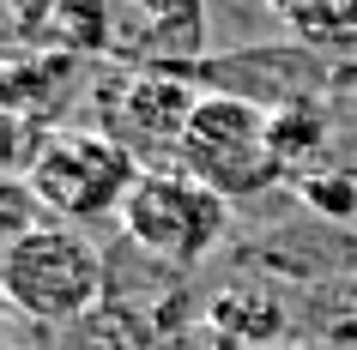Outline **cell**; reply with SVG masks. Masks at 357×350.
Segmentation results:
<instances>
[{
  "instance_id": "cell-1",
  "label": "cell",
  "mask_w": 357,
  "mask_h": 350,
  "mask_svg": "<svg viewBox=\"0 0 357 350\" xmlns=\"http://www.w3.org/2000/svg\"><path fill=\"white\" fill-rule=\"evenodd\" d=\"M176 169L194 175L200 187H212V193H225V200L261 193L284 175L279 121L261 103H248L243 91H206L188 115Z\"/></svg>"
},
{
  "instance_id": "cell-2",
  "label": "cell",
  "mask_w": 357,
  "mask_h": 350,
  "mask_svg": "<svg viewBox=\"0 0 357 350\" xmlns=\"http://www.w3.org/2000/svg\"><path fill=\"white\" fill-rule=\"evenodd\" d=\"M0 290L24 320L43 326H73L103 302V254L91 236H79V223L43 218L19 241H6L0 260Z\"/></svg>"
},
{
  "instance_id": "cell-6",
  "label": "cell",
  "mask_w": 357,
  "mask_h": 350,
  "mask_svg": "<svg viewBox=\"0 0 357 350\" xmlns=\"http://www.w3.org/2000/svg\"><path fill=\"white\" fill-rule=\"evenodd\" d=\"M109 49L164 73L176 55H200V0H103Z\"/></svg>"
},
{
  "instance_id": "cell-5",
  "label": "cell",
  "mask_w": 357,
  "mask_h": 350,
  "mask_svg": "<svg viewBox=\"0 0 357 350\" xmlns=\"http://www.w3.org/2000/svg\"><path fill=\"white\" fill-rule=\"evenodd\" d=\"M194 103H200V97H194L182 79H169V73L128 79V85L109 97V127L103 133H115L133 157L151 151V157H169V169H176V151H182Z\"/></svg>"
},
{
  "instance_id": "cell-3",
  "label": "cell",
  "mask_w": 357,
  "mask_h": 350,
  "mask_svg": "<svg viewBox=\"0 0 357 350\" xmlns=\"http://www.w3.org/2000/svg\"><path fill=\"white\" fill-rule=\"evenodd\" d=\"M146 169L133 157L115 133L103 127H61L43 139L37 164L24 169V182L37 193L43 212H55L61 223H91V218H121V205H128L133 182H139Z\"/></svg>"
},
{
  "instance_id": "cell-4",
  "label": "cell",
  "mask_w": 357,
  "mask_h": 350,
  "mask_svg": "<svg viewBox=\"0 0 357 350\" xmlns=\"http://www.w3.org/2000/svg\"><path fill=\"white\" fill-rule=\"evenodd\" d=\"M230 223V200L200 187L182 169H146L121 205V230L139 254L169 260V266H194Z\"/></svg>"
}]
</instances>
